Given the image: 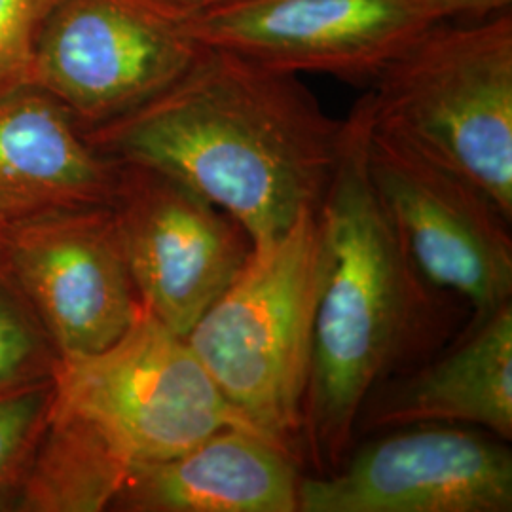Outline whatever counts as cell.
Here are the masks:
<instances>
[{
    "label": "cell",
    "mask_w": 512,
    "mask_h": 512,
    "mask_svg": "<svg viewBox=\"0 0 512 512\" xmlns=\"http://www.w3.org/2000/svg\"><path fill=\"white\" fill-rule=\"evenodd\" d=\"M194 6H198L200 10L203 8H213V6H222V4H230V2H239V0H190Z\"/></svg>",
    "instance_id": "cell-20"
},
{
    "label": "cell",
    "mask_w": 512,
    "mask_h": 512,
    "mask_svg": "<svg viewBox=\"0 0 512 512\" xmlns=\"http://www.w3.org/2000/svg\"><path fill=\"white\" fill-rule=\"evenodd\" d=\"M370 95L344 118V137L319 207L327 270L317 300L302 408V461L338 471L357 444L366 399L391 376L429 359L444 332L439 294L404 251L366 162Z\"/></svg>",
    "instance_id": "cell-2"
},
{
    "label": "cell",
    "mask_w": 512,
    "mask_h": 512,
    "mask_svg": "<svg viewBox=\"0 0 512 512\" xmlns=\"http://www.w3.org/2000/svg\"><path fill=\"white\" fill-rule=\"evenodd\" d=\"M110 209L141 306L184 338L255 251L238 220L148 165L118 160Z\"/></svg>",
    "instance_id": "cell-8"
},
{
    "label": "cell",
    "mask_w": 512,
    "mask_h": 512,
    "mask_svg": "<svg viewBox=\"0 0 512 512\" xmlns=\"http://www.w3.org/2000/svg\"><path fill=\"white\" fill-rule=\"evenodd\" d=\"M55 349L0 260V387L52 374Z\"/></svg>",
    "instance_id": "cell-17"
},
{
    "label": "cell",
    "mask_w": 512,
    "mask_h": 512,
    "mask_svg": "<svg viewBox=\"0 0 512 512\" xmlns=\"http://www.w3.org/2000/svg\"><path fill=\"white\" fill-rule=\"evenodd\" d=\"M437 23L431 0H239L200 10L194 33L274 69L372 86Z\"/></svg>",
    "instance_id": "cell-11"
},
{
    "label": "cell",
    "mask_w": 512,
    "mask_h": 512,
    "mask_svg": "<svg viewBox=\"0 0 512 512\" xmlns=\"http://www.w3.org/2000/svg\"><path fill=\"white\" fill-rule=\"evenodd\" d=\"M129 469L128 461L88 421L50 408L14 503L19 511H105Z\"/></svg>",
    "instance_id": "cell-15"
},
{
    "label": "cell",
    "mask_w": 512,
    "mask_h": 512,
    "mask_svg": "<svg viewBox=\"0 0 512 512\" xmlns=\"http://www.w3.org/2000/svg\"><path fill=\"white\" fill-rule=\"evenodd\" d=\"M52 380V408L88 421L131 467L179 456L220 429L249 427L188 340L145 308L109 348L55 357Z\"/></svg>",
    "instance_id": "cell-5"
},
{
    "label": "cell",
    "mask_w": 512,
    "mask_h": 512,
    "mask_svg": "<svg viewBox=\"0 0 512 512\" xmlns=\"http://www.w3.org/2000/svg\"><path fill=\"white\" fill-rule=\"evenodd\" d=\"M440 21L469 18L482 21L509 12L512 0H431Z\"/></svg>",
    "instance_id": "cell-19"
},
{
    "label": "cell",
    "mask_w": 512,
    "mask_h": 512,
    "mask_svg": "<svg viewBox=\"0 0 512 512\" xmlns=\"http://www.w3.org/2000/svg\"><path fill=\"white\" fill-rule=\"evenodd\" d=\"M52 374L0 387V499L16 492L50 418Z\"/></svg>",
    "instance_id": "cell-16"
},
{
    "label": "cell",
    "mask_w": 512,
    "mask_h": 512,
    "mask_svg": "<svg viewBox=\"0 0 512 512\" xmlns=\"http://www.w3.org/2000/svg\"><path fill=\"white\" fill-rule=\"evenodd\" d=\"M84 137L109 158L190 186L238 220L256 249L319 211L344 120L327 114L298 74L205 46L169 90Z\"/></svg>",
    "instance_id": "cell-1"
},
{
    "label": "cell",
    "mask_w": 512,
    "mask_h": 512,
    "mask_svg": "<svg viewBox=\"0 0 512 512\" xmlns=\"http://www.w3.org/2000/svg\"><path fill=\"white\" fill-rule=\"evenodd\" d=\"M416 423H452L512 440V300L473 317L437 357L403 370L366 399L357 439Z\"/></svg>",
    "instance_id": "cell-12"
},
{
    "label": "cell",
    "mask_w": 512,
    "mask_h": 512,
    "mask_svg": "<svg viewBox=\"0 0 512 512\" xmlns=\"http://www.w3.org/2000/svg\"><path fill=\"white\" fill-rule=\"evenodd\" d=\"M327 270L319 211H306L203 313L186 340L256 433L302 461V408L317 300Z\"/></svg>",
    "instance_id": "cell-3"
},
{
    "label": "cell",
    "mask_w": 512,
    "mask_h": 512,
    "mask_svg": "<svg viewBox=\"0 0 512 512\" xmlns=\"http://www.w3.org/2000/svg\"><path fill=\"white\" fill-rule=\"evenodd\" d=\"M300 465L253 429L226 427L179 456L133 465L110 509L298 512Z\"/></svg>",
    "instance_id": "cell-13"
},
{
    "label": "cell",
    "mask_w": 512,
    "mask_h": 512,
    "mask_svg": "<svg viewBox=\"0 0 512 512\" xmlns=\"http://www.w3.org/2000/svg\"><path fill=\"white\" fill-rule=\"evenodd\" d=\"M0 260L46 330L55 357L109 348L143 308L110 205L0 226Z\"/></svg>",
    "instance_id": "cell-10"
},
{
    "label": "cell",
    "mask_w": 512,
    "mask_h": 512,
    "mask_svg": "<svg viewBox=\"0 0 512 512\" xmlns=\"http://www.w3.org/2000/svg\"><path fill=\"white\" fill-rule=\"evenodd\" d=\"M368 95L376 128L475 184L512 220L511 10L429 27Z\"/></svg>",
    "instance_id": "cell-4"
},
{
    "label": "cell",
    "mask_w": 512,
    "mask_h": 512,
    "mask_svg": "<svg viewBox=\"0 0 512 512\" xmlns=\"http://www.w3.org/2000/svg\"><path fill=\"white\" fill-rule=\"evenodd\" d=\"M54 0H0V97L29 86L44 19Z\"/></svg>",
    "instance_id": "cell-18"
},
{
    "label": "cell",
    "mask_w": 512,
    "mask_h": 512,
    "mask_svg": "<svg viewBox=\"0 0 512 512\" xmlns=\"http://www.w3.org/2000/svg\"><path fill=\"white\" fill-rule=\"evenodd\" d=\"M327 475H302L298 512H511V442L452 423L376 433Z\"/></svg>",
    "instance_id": "cell-9"
},
{
    "label": "cell",
    "mask_w": 512,
    "mask_h": 512,
    "mask_svg": "<svg viewBox=\"0 0 512 512\" xmlns=\"http://www.w3.org/2000/svg\"><path fill=\"white\" fill-rule=\"evenodd\" d=\"M118 160L88 143L52 95L29 84L0 97V226L109 207Z\"/></svg>",
    "instance_id": "cell-14"
},
{
    "label": "cell",
    "mask_w": 512,
    "mask_h": 512,
    "mask_svg": "<svg viewBox=\"0 0 512 512\" xmlns=\"http://www.w3.org/2000/svg\"><path fill=\"white\" fill-rule=\"evenodd\" d=\"M190 0H54L31 84L82 133L112 124L169 90L202 55Z\"/></svg>",
    "instance_id": "cell-6"
},
{
    "label": "cell",
    "mask_w": 512,
    "mask_h": 512,
    "mask_svg": "<svg viewBox=\"0 0 512 512\" xmlns=\"http://www.w3.org/2000/svg\"><path fill=\"white\" fill-rule=\"evenodd\" d=\"M366 162L404 251L421 277L473 317L512 300V220L475 184L372 122Z\"/></svg>",
    "instance_id": "cell-7"
}]
</instances>
